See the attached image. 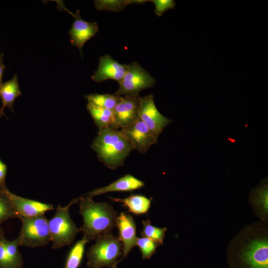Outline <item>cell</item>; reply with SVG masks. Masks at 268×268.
Wrapping results in <instances>:
<instances>
[{"label": "cell", "instance_id": "1", "mask_svg": "<svg viewBox=\"0 0 268 268\" xmlns=\"http://www.w3.org/2000/svg\"><path fill=\"white\" fill-rule=\"evenodd\" d=\"M79 213L83 218L79 228L89 242L100 235L111 233L116 225L118 212L107 202H97L86 197L78 198Z\"/></svg>", "mask_w": 268, "mask_h": 268}, {"label": "cell", "instance_id": "2", "mask_svg": "<svg viewBox=\"0 0 268 268\" xmlns=\"http://www.w3.org/2000/svg\"><path fill=\"white\" fill-rule=\"evenodd\" d=\"M91 148L96 152L99 161L113 170L122 166L133 150L128 139L121 130L117 129L98 131Z\"/></svg>", "mask_w": 268, "mask_h": 268}, {"label": "cell", "instance_id": "3", "mask_svg": "<svg viewBox=\"0 0 268 268\" xmlns=\"http://www.w3.org/2000/svg\"><path fill=\"white\" fill-rule=\"evenodd\" d=\"M86 252L88 268H117L123 260V244L111 233L98 236Z\"/></svg>", "mask_w": 268, "mask_h": 268}, {"label": "cell", "instance_id": "4", "mask_svg": "<svg viewBox=\"0 0 268 268\" xmlns=\"http://www.w3.org/2000/svg\"><path fill=\"white\" fill-rule=\"evenodd\" d=\"M78 200L74 199L64 206L58 205L55 215L48 221L52 249H60L70 245L80 231L69 215L70 206Z\"/></svg>", "mask_w": 268, "mask_h": 268}, {"label": "cell", "instance_id": "5", "mask_svg": "<svg viewBox=\"0 0 268 268\" xmlns=\"http://www.w3.org/2000/svg\"><path fill=\"white\" fill-rule=\"evenodd\" d=\"M20 219L21 228L16 238L19 246L35 248L51 242L48 220L44 215Z\"/></svg>", "mask_w": 268, "mask_h": 268}, {"label": "cell", "instance_id": "6", "mask_svg": "<svg viewBox=\"0 0 268 268\" xmlns=\"http://www.w3.org/2000/svg\"><path fill=\"white\" fill-rule=\"evenodd\" d=\"M118 83L119 88L114 94L131 96L138 95L141 90L152 87L155 79L138 63L132 62L128 65L127 71Z\"/></svg>", "mask_w": 268, "mask_h": 268}, {"label": "cell", "instance_id": "7", "mask_svg": "<svg viewBox=\"0 0 268 268\" xmlns=\"http://www.w3.org/2000/svg\"><path fill=\"white\" fill-rule=\"evenodd\" d=\"M56 1L59 9L67 11L74 18L68 33L71 44L79 49L82 56V49L84 44L99 31L98 24L95 22H89L84 20L80 15L79 10H77L76 12L73 13L65 7L62 1Z\"/></svg>", "mask_w": 268, "mask_h": 268}, {"label": "cell", "instance_id": "8", "mask_svg": "<svg viewBox=\"0 0 268 268\" xmlns=\"http://www.w3.org/2000/svg\"><path fill=\"white\" fill-rule=\"evenodd\" d=\"M139 119L158 137L164 128L172 122L159 112L152 94L140 97Z\"/></svg>", "mask_w": 268, "mask_h": 268}, {"label": "cell", "instance_id": "9", "mask_svg": "<svg viewBox=\"0 0 268 268\" xmlns=\"http://www.w3.org/2000/svg\"><path fill=\"white\" fill-rule=\"evenodd\" d=\"M140 102L139 95L119 96L118 101L113 110L118 129L128 127L139 119Z\"/></svg>", "mask_w": 268, "mask_h": 268}, {"label": "cell", "instance_id": "10", "mask_svg": "<svg viewBox=\"0 0 268 268\" xmlns=\"http://www.w3.org/2000/svg\"><path fill=\"white\" fill-rule=\"evenodd\" d=\"M121 131L130 142L133 150L140 153H145L152 145L157 143L158 137L140 119Z\"/></svg>", "mask_w": 268, "mask_h": 268}, {"label": "cell", "instance_id": "11", "mask_svg": "<svg viewBox=\"0 0 268 268\" xmlns=\"http://www.w3.org/2000/svg\"><path fill=\"white\" fill-rule=\"evenodd\" d=\"M128 69L127 65H123L113 59L109 55L100 57L97 69L91 76V79L96 82L108 79L120 82Z\"/></svg>", "mask_w": 268, "mask_h": 268}, {"label": "cell", "instance_id": "12", "mask_svg": "<svg viewBox=\"0 0 268 268\" xmlns=\"http://www.w3.org/2000/svg\"><path fill=\"white\" fill-rule=\"evenodd\" d=\"M7 195L16 212L18 218L31 217L44 215L53 209L51 204L24 198L7 191Z\"/></svg>", "mask_w": 268, "mask_h": 268}, {"label": "cell", "instance_id": "13", "mask_svg": "<svg viewBox=\"0 0 268 268\" xmlns=\"http://www.w3.org/2000/svg\"><path fill=\"white\" fill-rule=\"evenodd\" d=\"M116 226L119 230V238L123 244V259L136 246V225L132 215L122 212L117 217Z\"/></svg>", "mask_w": 268, "mask_h": 268}, {"label": "cell", "instance_id": "14", "mask_svg": "<svg viewBox=\"0 0 268 268\" xmlns=\"http://www.w3.org/2000/svg\"><path fill=\"white\" fill-rule=\"evenodd\" d=\"M243 259L250 268H268V244L266 239L252 241L243 254Z\"/></svg>", "mask_w": 268, "mask_h": 268}, {"label": "cell", "instance_id": "15", "mask_svg": "<svg viewBox=\"0 0 268 268\" xmlns=\"http://www.w3.org/2000/svg\"><path fill=\"white\" fill-rule=\"evenodd\" d=\"M144 185L143 181L131 174H127L106 186L91 191L86 196L92 198L108 192L131 191L140 189Z\"/></svg>", "mask_w": 268, "mask_h": 268}, {"label": "cell", "instance_id": "16", "mask_svg": "<svg viewBox=\"0 0 268 268\" xmlns=\"http://www.w3.org/2000/svg\"><path fill=\"white\" fill-rule=\"evenodd\" d=\"M87 109L98 131L105 129H117L113 110L98 107L89 103L87 105Z\"/></svg>", "mask_w": 268, "mask_h": 268}, {"label": "cell", "instance_id": "17", "mask_svg": "<svg viewBox=\"0 0 268 268\" xmlns=\"http://www.w3.org/2000/svg\"><path fill=\"white\" fill-rule=\"evenodd\" d=\"M116 202H121L127 207L129 211L135 215L144 214L147 212L151 204V200L140 195H132L124 199L110 198Z\"/></svg>", "mask_w": 268, "mask_h": 268}, {"label": "cell", "instance_id": "18", "mask_svg": "<svg viewBox=\"0 0 268 268\" xmlns=\"http://www.w3.org/2000/svg\"><path fill=\"white\" fill-rule=\"evenodd\" d=\"M17 75L15 74L13 78L2 83L0 87V98L1 100L2 106L6 107L12 112L13 110V103L15 99L21 95Z\"/></svg>", "mask_w": 268, "mask_h": 268}, {"label": "cell", "instance_id": "19", "mask_svg": "<svg viewBox=\"0 0 268 268\" xmlns=\"http://www.w3.org/2000/svg\"><path fill=\"white\" fill-rule=\"evenodd\" d=\"M89 242L84 237L77 241L69 251L64 268H78L83 259L85 247Z\"/></svg>", "mask_w": 268, "mask_h": 268}, {"label": "cell", "instance_id": "20", "mask_svg": "<svg viewBox=\"0 0 268 268\" xmlns=\"http://www.w3.org/2000/svg\"><path fill=\"white\" fill-rule=\"evenodd\" d=\"M1 236L11 268H22L23 260L18 250L19 245L17 239L9 241L4 238L2 233Z\"/></svg>", "mask_w": 268, "mask_h": 268}, {"label": "cell", "instance_id": "21", "mask_svg": "<svg viewBox=\"0 0 268 268\" xmlns=\"http://www.w3.org/2000/svg\"><path fill=\"white\" fill-rule=\"evenodd\" d=\"M149 0H97L94 1L95 8L98 10L119 12L128 5L133 3L143 4Z\"/></svg>", "mask_w": 268, "mask_h": 268}, {"label": "cell", "instance_id": "22", "mask_svg": "<svg viewBox=\"0 0 268 268\" xmlns=\"http://www.w3.org/2000/svg\"><path fill=\"white\" fill-rule=\"evenodd\" d=\"M88 101V103L94 106L113 110L118 101L119 96L110 94L93 93L85 96Z\"/></svg>", "mask_w": 268, "mask_h": 268}, {"label": "cell", "instance_id": "23", "mask_svg": "<svg viewBox=\"0 0 268 268\" xmlns=\"http://www.w3.org/2000/svg\"><path fill=\"white\" fill-rule=\"evenodd\" d=\"M7 190L0 189V225L9 218H18L7 195Z\"/></svg>", "mask_w": 268, "mask_h": 268}, {"label": "cell", "instance_id": "24", "mask_svg": "<svg viewBox=\"0 0 268 268\" xmlns=\"http://www.w3.org/2000/svg\"><path fill=\"white\" fill-rule=\"evenodd\" d=\"M142 230L140 234L142 237L150 239L154 242L162 244L166 228H160L153 226L151 221L146 219L142 221Z\"/></svg>", "mask_w": 268, "mask_h": 268}, {"label": "cell", "instance_id": "25", "mask_svg": "<svg viewBox=\"0 0 268 268\" xmlns=\"http://www.w3.org/2000/svg\"><path fill=\"white\" fill-rule=\"evenodd\" d=\"M136 245L139 247L142 259H148L154 254L156 251V243L146 237L137 238Z\"/></svg>", "mask_w": 268, "mask_h": 268}, {"label": "cell", "instance_id": "26", "mask_svg": "<svg viewBox=\"0 0 268 268\" xmlns=\"http://www.w3.org/2000/svg\"><path fill=\"white\" fill-rule=\"evenodd\" d=\"M149 1L154 4V12L158 16H161L166 11L174 8L175 5L173 0H152Z\"/></svg>", "mask_w": 268, "mask_h": 268}, {"label": "cell", "instance_id": "27", "mask_svg": "<svg viewBox=\"0 0 268 268\" xmlns=\"http://www.w3.org/2000/svg\"><path fill=\"white\" fill-rule=\"evenodd\" d=\"M0 268H11L0 233Z\"/></svg>", "mask_w": 268, "mask_h": 268}, {"label": "cell", "instance_id": "28", "mask_svg": "<svg viewBox=\"0 0 268 268\" xmlns=\"http://www.w3.org/2000/svg\"><path fill=\"white\" fill-rule=\"evenodd\" d=\"M7 173V166L0 158V189H7L5 186V178Z\"/></svg>", "mask_w": 268, "mask_h": 268}, {"label": "cell", "instance_id": "29", "mask_svg": "<svg viewBox=\"0 0 268 268\" xmlns=\"http://www.w3.org/2000/svg\"><path fill=\"white\" fill-rule=\"evenodd\" d=\"M260 201L265 209H268V191L264 190L261 191L260 195Z\"/></svg>", "mask_w": 268, "mask_h": 268}, {"label": "cell", "instance_id": "30", "mask_svg": "<svg viewBox=\"0 0 268 268\" xmlns=\"http://www.w3.org/2000/svg\"><path fill=\"white\" fill-rule=\"evenodd\" d=\"M3 54L1 53L0 54V87L1 85L2 80V75L3 71L5 68V65L3 64Z\"/></svg>", "mask_w": 268, "mask_h": 268}, {"label": "cell", "instance_id": "31", "mask_svg": "<svg viewBox=\"0 0 268 268\" xmlns=\"http://www.w3.org/2000/svg\"><path fill=\"white\" fill-rule=\"evenodd\" d=\"M4 107H3V106H2L0 108V118H1L3 116H5L4 113Z\"/></svg>", "mask_w": 268, "mask_h": 268}]
</instances>
